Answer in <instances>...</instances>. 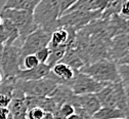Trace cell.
I'll use <instances>...</instances> for the list:
<instances>
[{
    "instance_id": "6da1fadb",
    "label": "cell",
    "mask_w": 129,
    "mask_h": 119,
    "mask_svg": "<svg viewBox=\"0 0 129 119\" xmlns=\"http://www.w3.org/2000/svg\"><path fill=\"white\" fill-rule=\"evenodd\" d=\"M79 72L84 73L94 80L105 84L121 82L117 63L110 59H102L94 63L84 65L80 68Z\"/></svg>"
},
{
    "instance_id": "7a4b0ae2",
    "label": "cell",
    "mask_w": 129,
    "mask_h": 119,
    "mask_svg": "<svg viewBox=\"0 0 129 119\" xmlns=\"http://www.w3.org/2000/svg\"><path fill=\"white\" fill-rule=\"evenodd\" d=\"M59 15L58 0H40L33 11V18L38 28L49 33L57 29Z\"/></svg>"
},
{
    "instance_id": "3957f363",
    "label": "cell",
    "mask_w": 129,
    "mask_h": 119,
    "mask_svg": "<svg viewBox=\"0 0 129 119\" xmlns=\"http://www.w3.org/2000/svg\"><path fill=\"white\" fill-rule=\"evenodd\" d=\"M102 12L96 10H73L63 13L57 20V28H64L77 33L91 22L101 19Z\"/></svg>"
},
{
    "instance_id": "277c9868",
    "label": "cell",
    "mask_w": 129,
    "mask_h": 119,
    "mask_svg": "<svg viewBox=\"0 0 129 119\" xmlns=\"http://www.w3.org/2000/svg\"><path fill=\"white\" fill-rule=\"evenodd\" d=\"M95 94L98 97L102 107L117 108L124 111L129 116L122 82L109 83Z\"/></svg>"
},
{
    "instance_id": "5b68a950",
    "label": "cell",
    "mask_w": 129,
    "mask_h": 119,
    "mask_svg": "<svg viewBox=\"0 0 129 119\" xmlns=\"http://www.w3.org/2000/svg\"><path fill=\"white\" fill-rule=\"evenodd\" d=\"M0 15L2 19H7L11 21L14 26L18 28L20 34L19 39L21 43H23L28 35H30L32 32H34L38 28L33 18V12L17 9H1Z\"/></svg>"
},
{
    "instance_id": "8992f818",
    "label": "cell",
    "mask_w": 129,
    "mask_h": 119,
    "mask_svg": "<svg viewBox=\"0 0 129 119\" xmlns=\"http://www.w3.org/2000/svg\"><path fill=\"white\" fill-rule=\"evenodd\" d=\"M57 85L58 84H56L52 79L47 77L28 81L17 79V87H19L25 93V96L47 98L51 96Z\"/></svg>"
},
{
    "instance_id": "52a82bcc",
    "label": "cell",
    "mask_w": 129,
    "mask_h": 119,
    "mask_svg": "<svg viewBox=\"0 0 129 119\" xmlns=\"http://www.w3.org/2000/svg\"><path fill=\"white\" fill-rule=\"evenodd\" d=\"M50 37L51 33L46 32L41 28H37L34 32L28 35L21 45V62L24 57L35 55L38 50L48 46Z\"/></svg>"
},
{
    "instance_id": "ba28073f",
    "label": "cell",
    "mask_w": 129,
    "mask_h": 119,
    "mask_svg": "<svg viewBox=\"0 0 129 119\" xmlns=\"http://www.w3.org/2000/svg\"><path fill=\"white\" fill-rule=\"evenodd\" d=\"M0 67L4 74V78L17 76L21 70V46L4 45Z\"/></svg>"
},
{
    "instance_id": "9c48e42d",
    "label": "cell",
    "mask_w": 129,
    "mask_h": 119,
    "mask_svg": "<svg viewBox=\"0 0 129 119\" xmlns=\"http://www.w3.org/2000/svg\"><path fill=\"white\" fill-rule=\"evenodd\" d=\"M109 84V83H108ZM107 84L94 80L90 76L77 71L75 77L71 81L69 87L74 94H87V93H96L99 92Z\"/></svg>"
},
{
    "instance_id": "30bf717a",
    "label": "cell",
    "mask_w": 129,
    "mask_h": 119,
    "mask_svg": "<svg viewBox=\"0 0 129 119\" xmlns=\"http://www.w3.org/2000/svg\"><path fill=\"white\" fill-rule=\"evenodd\" d=\"M129 50V33H122L111 38L109 45L110 60L117 62L128 54Z\"/></svg>"
},
{
    "instance_id": "8fae6325",
    "label": "cell",
    "mask_w": 129,
    "mask_h": 119,
    "mask_svg": "<svg viewBox=\"0 0 129 119\" xmlns=\"http://www.w3.org/2000/svg\"><path fill=\"white\" fill-rule=\"evenodd\" d=\"M25 97V93L19 87H17V84H15V89L8 106L9 119H27L28 108L26 106Z\"/></svg>"
},
{
    "instance_id": "7c38bea8",
    "label": "cell",
    "mask_w": 129,
    "mask_h": 119,
    "mask_svg": "<svg viewBox=\"0 0 129 119\" xmlns=\"http://www.w3.org/2000/svg\"><path fill=\"white\" fill-rule=\"evenodd\" d=\"M74 106L75 108H79L80 110H82L86 115L89 116H93L102 108L101 103L95 93L76 96Z\"/></svg>"
},
{
    "instance_id": "4fadbf2b",
    "label": "cell",
    "mask_w": 129,
    "mask_h": 119,
    "mask_svg": "<svg viewBox=\"0 0 129 119\" xmlns=\"http://www.w3.org/2000/svg\"><path fill=\"white\" fill-rule=\"evenodd\" d=\"M50 72V68L46 64H39L37 67L33 68V69L29 70H20L15 76L17 79L20 80H38L42 78H46Z\"/></svg>"
},
{
    "instance_id": "5bb4252c",
    "label": "cell",
    "mask_w": 129,
    "mask_h": 119,
    "mask_svg": "<svg viewBox=\"0 0 129 119\" xmlns=\"http://www.w3.org/2000/svg\"><path fill=\"white\" fill-rule=\"evenodd\" d=\"M49 98H51L53 100V102L56 104V106L59 108L62 104H67V103L74 105L76 94L73 93V91L71 90V88L69 86L58 84Z\"/></svg>"
},
{
    "instance_id": "9a60e30c",
    "label": "cell",
    "mask_w": 129,
    "mask_h": 119,
    "mask_svg": "<svg viewBox=\"0 0 129 119\" xmlns=\"http://www.w3.org/2000/svg\"><path fill=\"white\" fill-rule=\"evenodd\" d=\"M40 0H6L1 9H17L33 12Z\"/></svg>"
},
{
    "instance_id": "2e32d148",
    "label": "cell",
    "mask_w": 129,
    "mask_h": 119,
    "mask_svg": "<svg viewBox=\"0 0 129 119\" xmlns=\"http://www.w3.org/2000/svg\"><path fill=\"white\" fill-rule=\"evenodd\" d=\"M93 119H119V118H129V116L122 110L117 108L102 107L93 116Z\"/></svg>"
},
{
    "instance_id": "e0dca14e",
    "label": "cell",
    "mask_w": 129,
    "mask_h": 119,
    "mask_svg": "<svg viewBox=\"0 0 129 119\" xmlns=\"http://www.w3.org/2000/svg\"><path fill=\"white\" fill-rule=\"evenodd\" d=\"M61 63H64L69 65L70 67H72L75 71H79L80 68H82L84 66L83 61L81 60V58L79 57V55L75 52V49L72 47H67L66 54H64L63 58L60 61Z\"/></svg>"
},
{
    "instance_id": "ac0fdd59",
    "label": "cell",
    "mask_w": 129,
    "mask_h": 119,
    "mask_svg": "<svg viewBox=\"0 0 129 119\" xmlns=\"http://www.w3.org/2000/svg\"><path fill=\"white\" fill-rule=\"evenodd\" d=\"M2 27L5 31V34L7 36V41L5 45H13V43L20 38V34L18 28L14 26V24L7 20V19H2Z\"/></svg>"
},
{
    "instance_id": "d6986e66",
    "label": "cell",
    "mask_w": 129,
    "mask_h": 119,
    "mask_svg": "<svg viewBox=\"0 0 129 119\" xmlns=\"http://www.w3.org/2000/svg\"><path fill=\"white\" fill-rule=\"evenodd\" d=\"M66 50H67V45H61V46L50 48L49 58H48L46 62V65L51 69L54 65H56L57 63H60L61 59L63 58L64 54H66Z\"/></svg>"
},
{
    "instance_id": "ffe728a7",
    "label": "cell",
    "mask_w": 129,
    "mask_h": 119,
    "mask_svg": "<svg viewBox=\"0 0 129 119\" xmlns=\"http://www.w3.org/2000/svg\"><path fill=\"white\" fill-rule=\"evenodd\" d=\"M39 61L36 58L35 55H28L23 58L21 62V69L22 70H29V69H33V68L37 67L39 65Z\"/></svg>"
},
{
    "instance_id": "44dd1931",
    "label": "cell",
    "mask_w": 129,
    "mask_h": 119,
    "mask_svg": "<svg viewBox=\"0 0 129 119\" xmlns=\"http://www.w3.org/2000/svg\"><path fill=\"white\" fill-rule=\"evenodd\" d=\"M94 1L95 0H78V1L73 6H71L66 12L73 11V10H91Z\"/></svg>"
},
{
    "instance_id": "7402d4cb",
    "label": "cell",
    "mask_w": 129,
    "mask_h": 119,
    "mask_svg": "<svg viewBox=\"0 0 129 119\" xmlns=\"http://www.w3.org/2000/svg\"><path fill=\"white\" fill-rule=\"evenodd\" d=\"M118 73L123 85H129V65H117Z\"/></svg>"
},
{
    "instance_id": "603a6c76",
    "label": "cell",
    "mask_w": 129,
    "mask_h": 119,
    "mask_svg": "<svg viewBox=\"0 0 129 119\" xmlns=\"http://www.w3.org/2000/svg\"><path fill=\"white\" fill-rule=\"evenodd\" d=\"M76 112V108L73 104H70V103H67V104H62L59 108H58V113L60 115L61 118L66 119L68 118L69 116H71L72 114H74Z\"/></svg>"
},
{
    "instance_id": "cb8c5ba5",
    "label": "cell",
    "mask_w": 129,
    "mask_h": 119,
    "mask_svg": "<svg viewBox=\"0 0 129 119\" xmlns=\"http://www.w3.org/2000/svg\"><path fill=\"white\" fill-rule=\"evenodd\" d=\"M44 111L40 107H33L27 110V119H42Z\"/></svg>"
},
{
    "instance_id": "d4e9b609",
    "label": "cell",
    "mask_w": 129,
    "mask_h": 119,
    "mask_svg": "<svg viewBox=\"0 0 129 119\" xmlns=\"http://www.w3.org/2000/svg\"><path fill=\"white\" fill-rule=\"evenodd\" d=\"M49 54H50V48L48 46H46V47L38 50V52L35 54V56L38 59L40 64H46L48 58H49Z\"/></svg>"
},
{
    "instance_id": "484cf974",
    "label": "cell",
    "mask_w": 129,
    "mask_h": 119,
    "mask_svg": "<svg viewBox=\"0 0 129 119\" xmlns=\"http://www.w3.org/2000/svg\"><path fill=\"white\" fill-rule=\"evenodd\" d=\"M77 1H78V0H58L60 15H62L71 6H73ZM60 15H59V16H60Z\"/></svg>"
},
{
    "instance_id": "4316f807",
    "label": "cell",
    "mask_w": 129,
    "mask_h": 119,
    "mask_svg": "<svg viewBox=\"0 0 129 119\" xmlns=\"http://www.w3.org/2000/svg\"><path fill=\"white\" fill-rule=\"evenodd\" d=\"M118 14L120 16H122L123 19L129 21V0H124L123 1L122 5H121V8H120V11H119Z\"/></svg>"
},
{
    "instance_id": "83f0119b",
    "label": "cell",
    "mask_w": 129,
    "mask_h": 119,
    "mask_svg": "<svg viewBox=\"0 0 129 119\" xmlns=\"http://www.w3.org/2000/svg\"><path fill=\"white\" fill-rule=\"evenodd\" d=\"M6 41H7V36L5 34V31L2 27V25H0V44L5 45Z\"/></svg>"
},
{
    "instance_id": "f1b7e54d",
    "label": "cell",
    "mask_w": 129,
    "mask_h": 119,
    "mask_svg": "<svg viewBox=\"0 0 129 119\" xmlns=\"http://www.w3.org/2000/svg\"><path fill=\"white\" fill-rule=\"evenodd\" d=\"M86 115L84 112L82 111H79V110H76V112L74 114H72L71 116H69L68 118L66 119H83V116Z\"/></svg>"
},
{
    "instance_id": "f546056e",
    "label": "cell",
    "mask_w": 129,
    "mask_h": 119,
    "mask_svg": "<svg viewBox=\"0 0 129 119\" xmlns=\"http://www.w3.org/2000/svg\"><path fill=\"white\" fill-rule=\"evenodd\" d=\"M0 119H9L8 108H0Z\"/></svg>"
},
{
    "instance_id": "4dcf8cb0",
    "label": "cell",
    "mask_w": 129,
    "mask_h": 119,
    "mask_svg": "<svg viewBox=\"0 0 129 119\" xmlns=\"http://www.w3.org/2000/svg\"><path fill=\"white\" fill-rule=\"evenodd\" d=\"M116 63H117V65H129V53L126 54L121 59H119Z\"/></svg>"
},
{
    "instance_id": "1f68e13d",
    "label": "cell",
    "mask_w": 129,
    "mask_h": 119,
    "mask_svg": "<svg viewBox=\"0 0 129 119\" xmlns=\"http://www.w3.org/2000/svg\"><path fill=\"white\" fill-rule=\"evenodd\" d=\"M42 119H54L53 117V114L50 113V112H45L44 113V116L42 117Z\"/></svg>"
},
{
    "instance_id": "d6a6232c",
    "label": "cell",
    "mask_w": 129,
    "mask_h": 119,
    "mask_svg": "<svg viewBox=\"0 0 129 119\" xmlns=\"http://www.w3.org/2000/svg\"><path fill=\"white\" fill-rule=\"evenodd\" d=\"M3 49H4V45L0 44V60H1V57H2V54H3Z\"/></svg>"
},
{
    "instance_id": "836d02e7",
    "label": "cell",
    "mask_w": 129,
    "mask_h": 119,
    "mask_svg": "<svg viewBox=\"0 0 129 119\" xmlns=\"http://www.w3.org/2000/svg\"><path fill=\"white\" fill-rule=\"evenodd\" d=\"M3 75H2V73L1 72H0V84H1V82H2V80H3Z\"/></svg>"
},
{
    "instance_id": "e575fe53",
    "label": "cell",
    "mask_w": 129,
    "mask_h": 119,
    "mask_svg": "<svg viewBox=\"0 0 129 119\" xmlns=\"http://www.w3.org/2000/svg\"><path fill=\"white\" fill-rule=\"evenodd\" d=\"M2 24V18H1V15H0V25Z\"/></svg>"
},
{
    "instance_id": "d590c367",
    "label": "cell",
    "mask_w": 129,
    "mask_h": 119,
    "mask_svg": "<svg viewBox=\"0 0 129 119\" xmlns=\"http://www.w3.org/2000/svg\"><path fill=\"white\" fill-rule=\"evenodd\" d=\"M119 119H129V118H119Z\"/></svg>"
},
{
    "instance_id": "8d00e7d4",
    "label": "cell",
    "mask_w": 129,
    "mask_h": 119,
    "mask_svg": "<svg viewBox=\"0 0 129 119\" xmlns=\"http://www.w3.org/2000/svg\"><path fill=\"white\" fill-rule=\"evenodd\" d=\"M128 53H129V50H128Z\"/></svg>"
}]
</instances>
